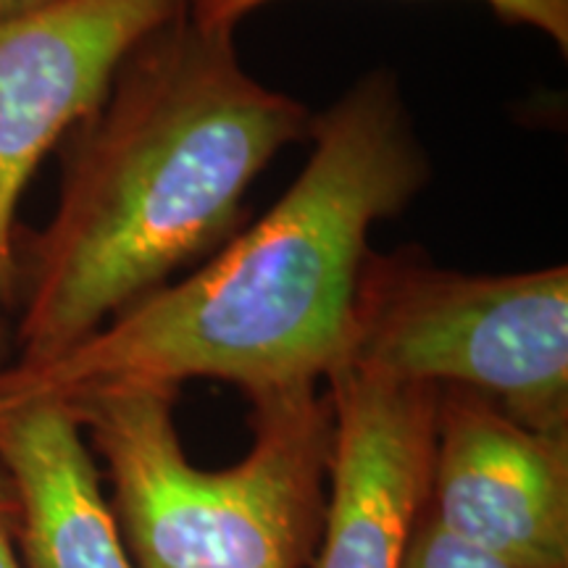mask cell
<instances>
[{
    "label": "cell",
    "mask_w": 568,
    "mask_h": 568,
    "mask_svg": "<svg viewBox=\"0 0 568 568\" xmlns=\"http://www.w3.org/2000/svg\"><path fill=\"white\" fill-rule=\"evenodd\" d=\"M314 119L243 67L234 30L184 11L138 42L61 142L48 224L17 240L13 364L67 353L230 243L255 176Z\"/></svg>",
    "instance_id": "obj_1"
},
{
    "label": "cell",
    "mask_w": 568,
    "mask_h": 568,
    "mask_svg": "<svg viewBox=\"0 0 568 568\" xmlns=\"http://www.w3.org/2000/svg\"><path fill=\"white\" fill-rule=\"evenodd\" d=\"M308 163L264 219L45 364L0 368V414L103 387L219 379L247 400L347 366L353 301L382 219L429 182L397 80L361 77L311 126Z\"/></svg>",
    "instance_id": "obj_2"
},
{
    "label": "cell",
    "mask_w": 568,
    "mask_h": 568,
    "mask_svg": "<svg viewBox=\"0 0 568 568\" xmlns=\"http://www.w3.org/2000/svg\"><path fill=\"white\" fill-rule=\"evenodd\" d=\"M180 389L103 387L59 400L103 458L134 568H305L324 537L335 410L322 387L251 400L253 445L230 468L193 466Z\"/></svg>",
    "instance_id": "obj_3"
},
{
    "label": "cell",
    "mask_w": 568,
    "mask_h": 568,
    "mask_svg": "<svg viewBox=\"0 0 568 568\" xmlns=\"http://www.w3.org/2000/svg\"><path fill=\"white\" fill-rule=\"evenodd\" d=\"M347 366L468 389L524 426L568 435V266L466 274L416 247L368 251Z\"/></svg>",
    "instance_id": "obj_4"
},
{
    "label": "cell",
    "mask_w": 568,
    "mask_h": 568,
    "mask_svg": "<svg viewBox=\"0 0 568 568\" xmlns=\"http://www.w3.org/2000/svg\"><path fill=\"white\" fill-rule=\"evenodd\" d=\"M187 0H59L0 19V322L17 293V211L34 172L101 103L138 42Z\"/></svg>",
    "instance_id": "obj_5"
},
{
    "label": "cell",
    "mask_w": 568,
    "mask_h": 568,
    "mask_svg": "<svg viewBox=\"0 0 568 568\" xmlns=\"http://www.w3.org/2000/svg\"><path fill=\"white\" fill-rule=\"evenodd\" d=\"M422 510L514 568H568V435L524 426L468 389H437Z\"/></svg>",
    "instance_id": "obj_6"
},
{
    "label": "cell",
    "mask_w": 568,
    "mask_h": 568,
    "mask_svg": "<svg viewBox=\"0 0 568 568\" xmlns=\"http://www.w3.org/2000/svg\"><path fill=\"white\" fill-rule=\"evenodd\" d=\"M335 410L324 537L314 568H397L424 506L437 387L345 366L326 379Z\"/></svg>",
    "instance_id": "obj_7"
},
{
    "label": "cell",
    "mask_w": 568,
    "mask_h": 568,
    "mask_svg": "<svg viewBox=\"0 0 568 568\" xmlns=\"http://www.w3.org/2000/svg\"><path fill=\"white\" fill-rule=\"evenodd\" d=\"M0 477L21 568H134L95 453L63 403L0 414Z\"/></svg>",
    "instance_id": "obj_8"
},
{
    "label": "cell",
    "mask_w": 568,
    "mask_h": 568,
    "mask_svg": "<svg viewBox=\"0 0 568 568\" xmlns=\"http://www.w3.org/2000/svg\"><path fill=\"white\" fill-rule=\"evenodd\" d=\"M272 0H187V13L195 24L209 30H234L247 13ZM508 24H524L548 34L560 51L568 53V0H485Z\"/></svg>",
    "instance_id": "obj_9"
},
{
    "label": "cell",
    "mask_w": 568,
    "mask_h": 568,
    "mask_svg": "<svg viewBox=\"0 0 568 568\" xmlns=\"http://www.w3.org/2000/svg\"><path fill=\"white\" fill-rule=\"evenodd\" d=\"M397 568H514L506 560L474 548L464 539L439 529L424 510H418Z\"/></svg>",
    "instance_id": "obj_10"
},
{
    "label": "cell",
    "mask_w": 568,
    "mask_h": 568,
    "mask_svg": "<svg viewBox=\"0 0 568 568\" xmlns=\"http://www.w3.org/2000/svg\"><path fill=\"white\" fill-rule=\"evenodd\" d=\"M0 568H21L17 545H13L11 503H9V493H6L3 477H0Z\"/></svg>",
    "instance_id": "obj_11"
},
{
    "label": "cell",
    "mask_w": 568,
    "mask_h": 568,
    "mask_svg": "<svg viewBox=\"0 0 568 568\" xmlns=\"http://www.w3.org/2000/svg\"><path fill=\"white\" fill-rule=\"evenodd\" d=\"M53 3H59V0H0V19L21 17V13L45 9Z\"/></svg>",
    "instance_id": "obj_12"
}]
</instances>
